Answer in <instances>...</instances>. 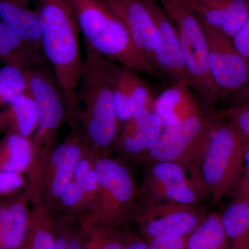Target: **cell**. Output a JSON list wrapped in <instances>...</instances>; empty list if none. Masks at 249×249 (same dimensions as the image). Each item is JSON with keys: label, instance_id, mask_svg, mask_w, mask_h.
Segmentation results:
<instances>
[{"label": "cell", "instance_id": "cell-1", "mask_svg": "<svg viewBox=\"0 0 249 249\" xmlns=\"http://www.w3.org/2000/svg\"><path fill=\"white\" fill-rule=\"evenodd\" d=\"M40 22L42 53L53 69L66 106L76 105L83 71L78 22L69 0H33Z\"/></svg>", "mask_w": 249, "mask_h": 249}, {"label": "cell", "instance_id": "cell-2", "mask_svg": "<svg viewBox=\"0 0 249 249\" xmlns=\"http://www.w3.org/2000/svg\"><path fill=\"white\" fill-rule=\"evenodd\" d=\"M69 1L86 45L104 58L160 78L136 48L124 23L101 0Z\"/></svg>", "mask_w": 249, "mask_h": 249}, {"label": "cell", "instance_id": "cell-3", "mask_svg": "<svg viewBox=\"0 0 249 249\" xmlns=\"http://www.w3.org/2000/svg\"><path fill=\"white\" fill-rule=\"evenodd\" d=\"M112 60L104 58L85 44L83 71L76 93V104L87 108V132L98 146L109 145L118 132L113 101Z\"/></svg>", "mask_w": 249, "mask_h": 249}, {"label": "cell", "instance_id": "cell-4", "mask_svg": "<svg viewBox=\"0 0 249 249\" xmlns=\"http://www.w3.org/2000/svg\"><path fill=\"white\" fill-rule=\"evenodd\" d=\"M247 144L229 121L215 122L199 167L201 193L214 202L234 191L242 175Z\"/></svg>", "mask_w": 249, "mask_h": 249}, {"label": "cell", "instance_id": "cell-5", "mask_svg": "<svg viewBox=\"0 0 249 249\" xmlns=\"http://www.w3.org/2000/svg\"><path fill=\"white\" fill-rule=\"evenodd\" d=\"M178 33L191 89L204 106L212 108L218 101L217 89L208 61V45L200 22L186 0H157Z\"/></svg>", "mask_w": 249, "mask_h": 249}, {"label": "cell", "instance_id": "cell-6", "mask_svg": "<svg viewBox=\"0 0 249 249\" xmlns=\"http://www.w3.org/2000/svg\"><path fill=\"white\" fill-rule=\"evenodd\" d=\"M214 124L201 113L163 129L147 152L149 160L152 163L171 162L179 165L190 174L201 193L199 167Z\"/></svg>", "mask_w": 249, "mask_h": 249}, {"label": "cell", "instance_id": "cell-7", "mask_svg": "<svg viewBox=\"0 0 249 249\" xmlns=\"http://www.w3.org/2000/svg\"><path fill=\"white\" fill-rule=\"evenodd\" d=\"M196 17L207 41L210 75L217 89L218 101L226 100L232 105L239 102L249 93V63L231 39Z\"/></svg>", "mask_w": 249, "mask_h": 249}, {"label": "cell", "instance_id": "cell-8", "mask_svg": "<svg viewBox=\"0 0 249 249\" xmlns=\"http://www.w3.org/2000/svg\"><path fill=\"white\" fill-rule=\"evenodd\" d=\"M196 205L169 201H149L141 216L139 224L147 242L165 236L186 237L206 217Z\"/></svg>", "mask_w": 249, "mask_h": 249}, {"label": "cell", "instance_id": "cell-9", "mask_svg": "<svg viewBox=\"0 0 249 249\" xmlns=\"http://www.w3.org/2000/svg\"><path fill=\"white\" fill-rule=\"evenodd\" d=\"M151 15L160 37V45L156 52L154 69L162 77L173 83H183L192 88L178 33L157 0H142Z\"/></svg>", "mask_w": 249, "mask_h": 249}, {"label": "cell", "instance_id": "cell-10", "mask_svg": "<svg viewBox=\"0 0 249 249\" xmlns=\"http://www.w3.org/2000/svg\"><path fill=\"white\" fill-rule=\"evenodd\" d=\"M101 1L124 23L136 48L154 69L155 54L160 45V37L155 22L143 1Z\"/></svg>", "mask_w": 249, "mask_h": 249}, {"label": "cell", "instance_id": "cell-11", "mask_svg": "<svg viewBox=\"0 0 249 249\" xmlns=\"http://www.w3.org/2000/svg\"><path fill=\"white\" fill-rule=\"evenodd\" d=\"M26 71L29 89L37 107V135L42 137L58 127L66 103L54 73L46 64Z\"/></svg>", "mask_w": 249, "mask_h": 249}, {"label": "cell", "instance_id": "cell-12", "mask_svg": "<svg viewBox=\"0 0 249 249\" xmlns=\"http://www.w3.org/2000/svg\"><path fill=\"white\" fill-rule=\"evenodd\" d=\"M146 190L150 199L196 205L199 191L182 167L171 162L152 163L147 172Z\"/></svg>", "mask_w": 249, "mask_h": 249}, {"label": "cell", "instance_id": "cell-13", "mask_svg": "<svg viewBox=\"0 0 249 249\" xmlns=\"http://www.w3.org/2000/svg\"><path fill=\"white\" fill-rule=\"evenodd\" d=\"M113 101L119 121H127L142 108L153 110L155 98L137 71L113 61Z\"/></svg>", "mask_w": 249, "mask_h": 249}, {"label": "cell", "instance_id": "cell-14", "mask_svg": "<svg viewBox=\"0 0 249 249\" xmlns=\"http://www.w3.org/2000/svg\"><path fill=\"white\" fill-rule=\"evenodd\" d=\"M196 16L231 39L249 18L248 0H186Z\"/></svg>", "mask_w": 249, "mask_h": 249}, {"label": "cell", "instance_id": "cell-15", "mask_svg": "<svg viewBox=\"0 0 249 249\" xmlns=\"http://www.w3.org/2000/svg\"><path fill=\"white\" fill-rule=\"evenodd\" d=\"M153 111L160 116L163 129L202 113L193 90L183 83H173L156 97Z\"/></svg>", "mask_w": 249, "mask_h": 249}, {"label": "cell", "instance_id": "cell-16", "mask_svg": "<svg viewBox=\"0 0 249 249\" xmlns=\"http://www.w3.org/2000/svg\"><path fill=\"white\" fill-rule=\"evenodd\" d=\"M124 133L122 145L124 151L138 155L151 149L163 129L160 116L149 108H142L134 113Z\"/></svg>", "mask_w": 249, "mask_h": 249}, {"label": "cell", "instance_id": "cell-17", "mask_svg": "<svg viewBox=\"0 0 249 249\" xmlns=\"http://www.w3.org/2000/svg\"><path fill=\"white\" fill-rule=\"evenodd\" d=\"M0 20L43 54L38 15L36 9L29 7L27 0H0Z\"/></svg>", "mask_w": 249, "mask_h": 249}, {"label": "cell", "instance_id": "cell-18", "mask_svg": "<svg viewBox=\"0 0 249 249\" xmlns=\"http://www.w3.org/2000/svg\"><path fill=\"white\" fill-rule=\"evenodd\" d=\"M43 54L31 47L0 20V61L20 70H31L46 64Z\"/></svg>", "mask_w": 249, "mask_h": 249}, {"label": "cell", "instance_id": "cell-19", "mask_svg": "<svg viewBox=\"0 0 249 249\" xmlns=\"http://www.w3.org/2000/svg\"><path fill=\"white\" fill-rule=\"evenodd\" d=\"M98 182L111 196L112 200L121 207L132 199L134 187L127 170L114 160H101L95 167Z\"/></svg>", "mask_w": 249, "mask_h": 249}, {"label": "cell", "instance_id": "cell-20", "mask_svg": "<svg viewBox=\"0 0 249 249\" xmlns=\"http://www.w3.org/2000/svg\"><path fill=\"white\" fill-rule=\"evenodd\" d=\"M29 230L24 204L16 202L0 207V249H24Z\"/></svg>", "mask_w": 249, "mask_h": 249}, {"label": "cell", "instance_id": "cell-21", "mask_svg": "<svg viewBox=\"0 0 249 249\" xmlns=\"http://www.w3.org/2000/svg\"><path fill=\"white\" fill-rule=\"evenodd\" d=\"M220 215L231 249H249V200L232 201Z\"/></svg>", "mask_w": 249, "mask_h": 249}, {"label": "cell", "instance_id": "cell-22", "mask_svg": "<svg viewBox=\"0 0 249 249\" xmlns=\"http://www.w3.org/2000/svg\"><path fill=\"white\" fill-rule=\"evenodd\" d=\"M185 249H231L220 214H206L202 222L186 237Z\"/></svg>", "mask_w": 249, "mask_h": 249}, {"label": "cell", "instance_id": "cell-23", "mask_svg": "<svg viewBox=\"0 0 249 249\" xmlns=\"http://www.w3.org/2000/svg\"><path fill=\"white\" fill-rule=\"evenodd\" d=\"M6 116H1L2 121L7 120L13 132L28 137L37 126V107L34 96L28 89L18 95L9 105Z\"/></svg>", "mask_w": 249, "mask_h": 249}, {"label": "cell", "instance_id": "cell-24", "mask_svg": "<svg viewBox=\"0 0 249 249\" xmlns=\"http://www.w3.org/2000/svg\"><path fill=\"white\" fill-rule=\"evenodd\" d=\"M4 155L0 160V170L19 174L27 169L31 160L27 137L11 131L4 139Z\"/></svg>", "mask_w": 249, "mask_h": 249}, {"label": "cell", "instance_id": "cell-25", "mask_svg": "<svg viewBox=\"0 0 249 249\" xmlns=\"http://www.w3.org/2000/svg\"><path fill=\"white\" fill-rule=\"evenodd\" d=\"M79 158L80 150L76 145L65 144L53 150L52 161L55 168V174L52 183V192L55 196H61L65 187L70 182Z\"/></svg>", "mask_w": 249, "mask_h": 249}, {"label": "cell", "instance_id": "cell-26", "mask_svg": "<svg viewBox=\"0 0 249 249\" xmlns=\"http://www.w3.org/2000/svg\"><path fill=\"white\" fill-rule=\"evenodd\" d=\"M28 89L27 71L10 65L0 69V107L9 106L15 98Z\"/></svg>", "mask_w": 249, "mask_h": 249}, {"label": "cell", "instance_id": "cell-27", "mask_svg": "<svg viewBox=\"0 0 249 249\" xmlns=\"http://www.w3.org/2000/svg\"><path fill=\"white\" fill-rule=\"evenodd\" d=\"M223 116H227L228 121L240 132L249 146V93L239 102L231 105Z\"/></svg>", "mask_w": 249, "mask_h": 249}, {"label": "cell", "instance_id": "cell-28", "mask_svg": "<svg viewBox=\"0 0 249 249\" xmlns=\"http://www.w3.org/2000/svg\"><path fill=\"white\" fill-rule=\"evenodd\" d=\"M55 237L52 232L45 228H36L28 232L24 249H54Z\"/></svg>", "mask_w": 249, "mask_h": 249}, {"label": "cell", "instance_id": "cell-29", "mask_svg": "<svg viewBox=\"0 0 249 249\" xmlns=\"http://www.w3.org/2000/svg\"><path fill=\"white\" fill-rule=\"evenodd\" d=\"M128 239L111 232L96 237L90 247L84 249H125Z\"/></svg>", "mask_w": 249, "mask_h": 249}, {"label": "cell", "instance_id": "cell-30", "mask_svg": "<svg viewBox=\"0 0 249 249\" xmlns=\"http://www.w3.org/2000/svg\"><path fill=\"white\" fill-rule=\"evenodd\" d=\"M235 190L234 201L249 200V146L246 147L243 171Z\"/></svg>", "mask_w": 249, "mask_h": 249}, {"label": "cell", "instance_id": "cell-31", "mask_svg": "<svg viewBox=\"0 0 249 249\" xmlns=\"http://www.w3.org/2000/svg\"><path fill=\"white\" fill-rule=\"evenodd\" d=\"M231 41L239 53L249 63V18Z\"/></svg>", "mask_w": 249, "mask_h": 249}, {"label": "cell", "instance_id": "cell-32", "mask_svg": "<svg viewBox=\"0 0 249 249\" xmlns=\"http://www.w3.org/2000/svg\"><path fill=\"white\" fill-rule=\"evenodd\" d=\"M186 237L171 235L158 237L148 242L149 249H185Z\"/></svg>", "mask_w": 249, "mask_h": 249}, {"label": "cell", "instance_id": "cell-33", "mask_svg": "<svg viewBox=\"0 0 249 249\" xmlns=\"http://www.w3.org/2000/svg\"><path fill=\"white\" fill-rule=\"evenodd\" d=\"M22 183L23 180L19 174L0 170V195L16 191Z\"/></svg>", "mask_w": 249, "mask_h": 249}, {"label": "cell", "instance_id": "cell-34", "mask_svg": "<svg viewBox=\"0 0 249 249\" xmlns=\"http://www.w3.org/2000/svg\"><path fill=\"white\" fill-rule=\"evenodd\" d=\"M83 189L79 183L70 182L62 193V201L67 206H71L78 202L83 195Z\"/></svg>", "mask_w": 249, "mask_h": 249}, {"label": "cell", "instance_id": "cell-35", "mask_svg": "<svg viewBox=\"0 0 249 249\" xmlns=\"http://www.w3.org/2000/svg\"><path fill=\"white\" fill-rule=\"evenodd\" d=\"M89 171V165L85 160H81L77 163L75 168L74 176L77 183L81 185L83 180L86 178Z\"/></svg>", "mask_w": 249, "mask_h": 249}, {"label": "cell", "instance_id": "cell-36", "mask_svg": "<svg viewBox=\"0 0 249 249\" xmlns=\"http://www.w3.org/2000/svg\"><path fill=\"white\" fill-rule=\"evenodd\" d=\"M98 183V178L96 172L89 170L80 186L83 188V191H92L96 188Z\"/></svg>", "mask_w": 249, "mask_h": 249}, {"label": "cell", "instance_id": "cell-37", "mask_svg": "<svg viewBox=\"0 0 249 249\" xmlns=\"http://www.w3.org/2000/svg\"><path fill=\"white\" fill-rule=\"evenodd\" d=\"M125 249H149L148 242L144 239H129Z\"/></svg>", "mask_w": 249, "mask_h": 249}, {"label": "cell", "instance_id": "cell-38", "mask_svg": "<svg viewBox=\"0 0 249 249\" xmlns=\"http://www.w3.org/2000/svg\"><path fill=\"white\" fill-rule=\"evenodd\" d=\"M54 249H67V239L63 236L55 237Z\"/></svg>", "mask_w": 249, "mask_h": 249}, {"label": "cell", "instance_id": "cell-39", "mask_svg": "<svg viewBox=\"0 0 249 249\" xmlns=\"http://www.w3.org/2000/svg\"><path fill=\"white\" fill-rule=\"evenodd\" d=\"M3 122L2 120H1V116H0V127H1V124H2Z\"/></svg>", "mask_w": 249, "mask_h": 249}, {"label": "cell", "instance_id": "cell-40", "mask_svg": "<svg viewBox=\"0 0 249 249\" xmlns=\"http://www.w3.org/2000/svg\"><path fill=\"white\" fill-rule=\"evenodd\" d=\"M248 1H249V0H248Z\"/></svg>", "mask_w": 249, "mask_h": 249}]
</instances>
